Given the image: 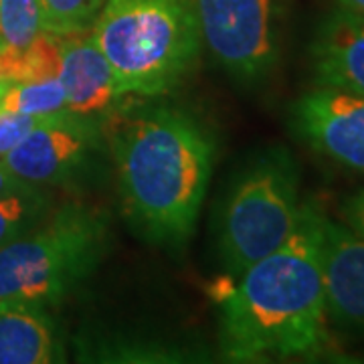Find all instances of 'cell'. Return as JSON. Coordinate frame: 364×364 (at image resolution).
I'll use <instances>...</instances> for the list:
<instances>
[{
    "label": "cell",
    "instance_id": "obj_1",
    "mask_svg": "<svg viewBox=\"0 0 364 364\" xmlns=\"http://www.w3.org/2000/svg\"><path fill=\"white\" fill-rule=\"evenodd\" d=\"M102 128L132 233L154 247H186L213 174L215 142L207 128L168 104L116 107Z\"/></svg>",
    "mask_w": 364,
    "mask_h": 364
},
{
    "label": "cell",
    "instance_id": "obj_2",
    "mask_svg": "<svg viewBox=\"0 0 364 364\" xmlns=\"http://www.w3.org/2000/svg\"><path fill=\"white\" fill-rule=\"evenodd\" d=\"M326 213L306 200L286 241L237 277L221 304L219 348L231 363L314 358L328 350L322 282Z\"/></svg>",
    "mask_w": 364,
    "mask_h": 364
},
{
    "label": "cell",
    "instance_id": "obj_3",
    "mask_svg": "<svg viewBox=\"0 0 364 364\" xmlns=\"http://www.w3.org/2000/svg\"><path fill=\"white\" fill-rule=\"evenodd\" d=\"M91 35L126 97L174 91L203 47L193 0H105Z\"/></svg>",
    "mask_w": 364,
    "mask_h": 364
},
{
    "label": "cell",
    "instance_id": "obj_4",
    "mask_svg": "<svg viewBox=\"0 0 364 364\" xmlns=\"http://www.w3.org/2000/svg\"><path fill=\"white\" fill-rule=\"evenodd\" d=\"M104 208L65 203L35 231L0 249V299L57 306L69 298L107 253Z\"/></svg>",
    "mask_w": 364,
    "mask_h": 364
},
{
    "label": "cell",
    "instance_id": "obj_5",
    "mask_svg": "<svg viewBox=\"0 0 364 364\" xmlns=\"http://www.w3.org/2000/svg\"><path fill=\"white\" fill-rule=\"evenodd\" d=\"M299 168L284 146L257 150L235 174L219 210L223 269L239 277L294 231L299 215Z\"/></svg>",
    "mask_w": 364,
    "mask_h": 364
},
{
    "label": "cell",
    "instance_id": "obj_6",
    "mask_svg": "<svg viewBox=\"0 0 364 364\" xmlns=\"http://www.w3.org/2000/svg\"><path fill=\"white\" fill-rule=\"evenodd\" d=\"M203 47L237 83L261 85L279 59L275 0H193Z\"/></svg>",
    "mask_w": 364,
    "mask_h": 364
},
{
    "label": "cell",
    "instance_id": "obj_7",
    "mask_svg": "<svg viewBox=\"0 0 364 364\" xmlns=\"http://www.w3.org/2000/svg\"><path fill=\"white\" fill-rule=\"evenodd\" d=\"M107 142L102 119L55 114L0 160L26 184L77 188L102 166Z\"/></svg>",
    "mask_w": 364,
    "mask_h": 364
},
{
    "label": "cell",
    "instance_id": "obj_8",
    "mask_svg": "<svg viewBox=\"0 0 364 364\" xmlns=\"http://www.w3.org/2000/svg\"><path fill=\"white\" fill-rule=\"evenodd\" d=\"M289 124L320 156L364 172V97L316 85L294 102Z\"/></svg>",
    "mask_w": 364,
    "mask_h": 364
},
{
    "label": "cell",
    "instance_id": "obj_9",
    "mask_svg": "<svg viewBox=\"0 0 364 364\" xmlns=\"http://www.w3.org/2000/svg\"><path fill=\"white\" fill-rule=\"evenodd\" d=\"M320 257L328 318L340 328L364 330V239L324 217Z\"/></svg>",
    "mask_w": 364,
    "mask_h": 364
},
{
    "label": "cell",
    "instance_id": "obj_10",
    "mask_svg": "<svg viewBox=\"0 0 364 364\" xmlns=\"http://www.w3.org/2000/svg\"><path fill=\"white\" fill-rule=\"evenodd\" d=\"M67 112L104 119L126 97L91 31L59 37V73Z\"/></svg>",
    "mask_w": 364,
    "mask_h": 364
},
{
    "label": "cell",
    "instance_id": "obj_11",
    "mask_svg": "<svg viewBox=\"0 0 364 364\" xmlns=\"http://www.w3.org/2000/svg\"><path fill=\"white\" fill-rule=\"evenodd\" d=\"M314 83L364 97V14L338 6L326 14L310 43Z\"/></svg>",
    "mask_w": 364,
    "mask_h": 364
},
{
    "label": "cell",
    "instance_id": "obj_12",
    "mask_svg": "<svg viewBox=\"0 0 364 364\" xmlns=\"http://www.w3.org/2000/svg\"><path fill=\"white\" fill-rule=\"evenodd\" d=\"M65 360V346L49 306L0 299V364H51Z\"/></svg>",
    "mask_w": 364,
    "mask_h": 364
},
{
    "label": "cell",
    "instance_id": "obj_13",
    "mask_svg": "<svg viewBox=\"0 0 364 364\" xmlns=\"http://www.w3.org/2000/svg\"><path fill=\"white\" fill-rule=\"evenodd\" d=\"M55 208L45 186H26L0 196V249L35 231Z\"/></svg>",
    "mask_w": 364,
    "mask_h": 364
},
{
    "label": "cell",
    "instance_id": "obj_14",
    "mask_svg": "<svg viewBox=\"0 0 364 364\" xmlns=\"http://www.w3.org/2000/svg\"><path fill=\"white\" fill-rule=\"evenodd\" d=\"M59 73V37L39 33L37 39L21 49L0 47V81L23 83L35 79L57 77Z\"/></svg>",
    "mask_w": 364,
    "mask_h": 364
},
{
    "label": "cell",
    "instance_id": "obj_15",
    "mask_svg": "<svg viewBox=\"0 0 364 364\" xmlns=\"http://www.w3.org/2000/svg\"><path fill=\"white\" fill-rule=\"evenodd\" d=\"M0 109L26 116H55L67 112L65 90L59 77L13 83L4 93Z\"/></svg>",
    "mask_w": 364,
    "mask_h": 364
},
{
    "label": "cell",
    "instance_id": "obj_16",
    "mask_svg": "<svg viewBox=\"0 0 364 364\" xmlns=\"http://www.w3.org/2000/svg\"><path fill=\"white\" fill-rule=\"evenodd\" d=\"M105 0H39L41 28L57 37L91 31Z\"/></svg>",
    "mask_w": 364,
    "mask_h": 364
},
{
    "label": "cell",
    "instance_id": "obj_17",
    "mask_svg": "<svg viewBox=\"0 0 364 364\" xmlns=\"http://www.w3.org/2000/svg\"><path fill=\"white\" fill-rule=\"evenodd\" d=\"M39 33V0H0V47L21 49Z\"/></svg>",
    "mask_w": 364,
    "mask_h": 364
},
{
    "label": "cell",
    "instance_id": "obj_18",
    "mask_svg": "<svg viewBox=\"0 0 364 364\" xmlns=\"http://www.w3.org/2000/svg\"><path fill=\"white\" fill-rule=\"evenodd\" d=\"M49 117L51 116H26L0 109V158L14 150L31 132L37 130Z\"/></svg>",
    "mask_w": 364,
    "mask_h": 364
},
{
    "label": "cell",
    "instance_id": "obj_19",
    "mask_svg": "<svg viewBox=\"0 0 364 364\" xmlns=\"http://www.w3.org/2000/svg\"><path fill=\"white\" fill-rule=\"evenodd\" d=\"M342 219L344 225L352 229L358 237L364 239V188L348 196L342 205Z\"/></svg>",
    "mask_w": 364,
    "mask_h": 364
},
{
    "label": "cell",
    "instance_id": "obj_20",
    "mask_svg": "<svg viewBox=\"0 0 364 364\" xmlns=\"http://www.w3.org/2000/svg\"><path fill=\"white\" fill-rule=\"evenodd\" d=\"M26 186H31V184H26L18 176H14L13 172L4 166V162L0 160V196L14 193V191H21V188H26Z\"/></svg>",
    "mask_w": 364,
    "mask_h": 364
},
{
    "label": "cell",
    "instance_id": "obj_21",
    "mask_svg": "<svg viewBox=\"0 0 364 364\" xmlns=\"http://www.w3.org/2000/svg\"><path fill=\"white\" fill-rule=\"evenodd\" d=\"M336 2L344 9H350L354 13L364 14V0H336Z\"/></svg>",
    "mask_w": 364,
    "mask_h": 364
},
{
    "label": "cell",
    "instance_id": "obj_22",
    "mask_svg": "<svg viewBox=\"0 0 364 364\" xmlns=\"http://www.w3.org/2000/svg\"><path fill=\"white\" fill-rule=\"evenodd\" d=\"M13 83H6V81H0V102H2V97H4V93L9 91V87H11Z\"/></svg>",
    "mask_w": 364,
    "mask_h": 364
}]
</instances>
